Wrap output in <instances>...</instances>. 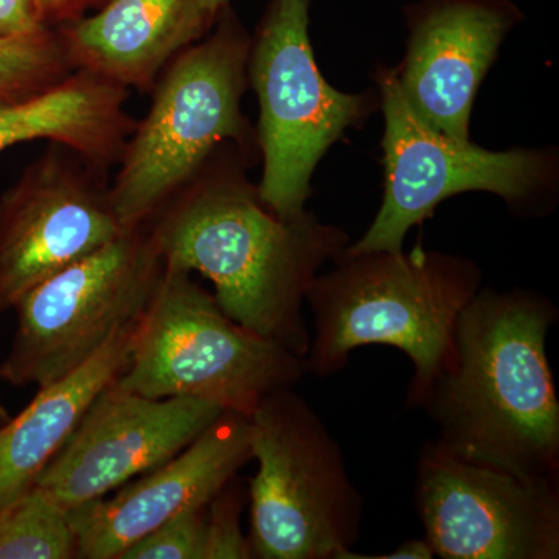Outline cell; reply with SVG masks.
<instances>
[{"instance_id": "cell-1", "label": "cell", "mask_w": 559, "mask_h": 559, "mask_svg": "<svg viewBox=\"0 0 559 559\" xmlns=\"http://www.w3.org/2000/svg\"><path fill=\"white\" fill-rule=\"evenodd\" d=\"M259 148L226 143L186 189L148 221L167 266L204 275L221 310L241 326L307 358L305 297L323 266L349 245L347 231L310 212L282 218L248 168Z\"/></svg>"}, {"instance_id": "cell-2", "label": "cell", "mask_w": 559, "mask_h": 559, "mask_svg": "<svg viewBox=\"0 0 559 559\" xmlns=\"http://www.w3.org/2000/svg\"><path fill=\"white\" fill-rule=\"evenodd\" d=\"M558 320L535 290L481 288L460 312L443 366L407 404L448 450L525 477L559 479V400L547 359Z\"/></svg>"}, {"instance_id": "cell-3", "label": "cell", "mask_w": 559, "mask_h": 559, "mask_svg": "<svg viewBox=\"0 0 559 559\" xmlns=\"http://www.w3.org/2000/svg\"><path fill=\"white\" fill-rule=\"evenodd\" d=\"M476 261L428 250L342 253L308 289L312 333L308 373L331 377L367 345L403 352L414 366L406 406L443 366L460 312L484 288Z\"/></svg>"}, {"instance_id": "cell-4", "label": "cell", "mask_w": 559, "mask_h": 559, "mask_svg": "<svg viewBox=\"0 0 559 559\" xmlns=\"http://www.w3.org/2000/svg\"><path fill=\"white\" fill-rule=\"evenodd\" d=\"M250 36L230 5L204 38L180 51L154 83L145 119L128 139L109 186L124 229L148 223L226 145L259 148L242 114Z\"/></svg>"}, {"instance_id": "cell-5", "label": "cell", "mask_w": 559, "mask_h": 559, "mask_svg": "<svg viewBox=\"0 0 559 559\" xmlns=\"http://www.w3.org/2000/svg\"><path fill=\"white\" fill-rule=\"evenodd\" d=\"M307 373L305 358L235 322L191 272L165 264L116 385L250 417L267 395L294 389Z\"/></svg>"}, {"instance_id": "cell-6", "label": "cell", "mask_w": 559, "mask_h": 559, "mask_svg": "<svg viewBox=\"0 0 559 559\" xmlns=\"http://www.w3.org/2000/svg\"><path fill=\"white\" fill-rule=\"evenodd\" d=\"M253 558L341 559L360 536L364 498L344 452L293 389L261 401L249 417Z\"/></svg>"}, {"instance_id": "cell-7", "label": "cell", "mask_w": 559, "mask_h": 559, "mask_svg": "<svg viewBox=\"0 0 559 559\" xmlns=\"http://www.w3.org/2000/svg\"><path fill=\"white\" fill-rule=\"evenodd\" d=\"M374 81L385 121L384 197L369 229L344 253L399 252L407 234L441 202L469 191L496 194L520 216L554 209L559 178L554 150L489 151L452 139L409 108L393 69L378 66Z\"/></svg>"}, {"instance_id": "cell-8", "label": "cell", "mask_w": 559, "mask_h": 559, "mask_svg": "<svg viewBox=\"0 0 559 559\" xmlns=\"http://www.w3.org/2000/svg\"><path fill=\"white\" fill-rule=\"evenodd\" d=\"M312 0H271L250 38L248 81L260 105L261 200L282 218L307 212L326 151L380 109L377 90L347 94L320 72L310 39Z\"/></svg>"}, {"instance_id": "cell-9", "label": "cell", "mask_w": 559, "mask_h": 559, "mask_svg": "<svg viewBox=\"0 0 559 559\" xmlns=\"http://www.w3.org/2000/svg\"><path fill=\"white\" fill-rule=\"evenodd\" d=\"M164 270L143 223L39 283L13 308L16 333L0 378L40 389L79 369L117 331L142 318Z\"/></svg>"}, {"instance_id": "cell-10", "label": "cell", "mask_w": 559, "mask_h": 559, "mask_svg": "<svg viewBox=\"0 0 559 559\" xmlns=\"http://www.w3.org/2000/svg\"><path fill=\"white\" fill-rule=\"evenodd\" d=\"M414 503L433 557L559 558V479L525 477L426 441Z\"/></svg>"}, {"instance_id": "cell-11", "label": "cell", "mask_w": 559, "mask_h": 559, "mask_svg": "<svg viewBox=\"0 0 559 559\" xmlns=\"http://www.w3.org/2000/svg\"><path fill=\"white\" fill-rule=\"evenodd\" d=\"M108 173L50 142L0 200V312L119 237Z\"/></svg>"}, {"instance_id": "cell-12", "label": "cell", "mask_w": 559, "mask_h": 559, "mask_svg": "<svg viewBox=\"0 0 559 559\" xmlns=\"http://www.w3.org/2000/svg\"><path fill=\"white\" fill-rule=\"evenodd\" d=\"M223 414L207 401L148 399L114 381L92 401L35 485L66 510L105 498L178 455Z\"/></svg>"}, {"instance_id": "cell-13", "label": "cell", "mask_w": 559, "mask_h": 559, "mask_svg": "<svg viewBox=\"0 0 559 559\" xmlns=\"http://www.w3.org/2000/svg\"><path fill=\"white\" fill-rule=\"evenodd\" d=\"M521 17L509 0H421L411 7L406 53L393 72L419 119L468 142L481 83Z\"/></svg>"}, {"instance_id": "cell-14", "label": "cell", "mask_w": 559, "mask_h": 559, "mask_svg": "<svg viewBox=\"0 0 559 559\" xmlns=\"http://www.w3.org/2000/svg\"><path fill=\"white\" fill-rule=\"evenodd\" d=\"M250 460L249 417L226 412L164 465L128 481L112 496L68 509L76 558L119 559L164 522L207 506Z\"/></svg>"}, {"instance_id": "cell-15", "label": "cell", "mask_w": 559, "mask_h": 559, "mask_svg": "<svg viewBox=\"0 0 559 559\" xmlns=\"http://www.w3.org/2000/svg\"><path fill=\"white\" fill-rule=\"evenodd\" d=\"M218 16L202 0H108L92 16L61 22L57 32L70 68L146 94Z\"/></svg>"}, {"instance_id": "cell-16", "label": "cell", "mask_w": 559, "mask_h": 559, "mask_svg": "<svg viewBox=\"0 0 559 559\" xmlns=\"http://www.w3.org/2000/svg\"><path fill=\"white\" fill-rule=\"evenodd\" d=\"M130 91L84 70L46 90L0 98V153L33 140L61 143L103 173L119 164L138 120Z\"/></svg>"}, {"instance_id": "cell-17", "label": "cell", "mask_w": 559, "mask_h": 559, "mask_svg": "<svg viewBox=\"0 0 559 559\" xmlns=\"http://www.w3.org/2000/svg\"><path fill=\"white\" fill-rule=\"evenodd\" d=\"M138 323L117 331L79 369L38 389L32 403L0 428V511L35 485L92 401L127 369Z\"/></svg>"}, {"instance_id": "cell-18", "label": "cell", "mask_w": 559, "mask_h": 559, "mask_svg": "<svg viewBox=\"0 0 559 559\" xmlns=\"http://www.w3.org/2000/svg\"><path fill=\"white\" fill-rule=\"evenodd\" d=\"M76 558L68 510L46 489H31L0 511V559Z\"/></svg>"}, {"instance_id": "cell-19", "label": "cell", "mask_w": 559, "mask_h": 559, "mask_svg": "<svg viewBox=\"0 0 559 559\" xmlns=\"http://www.w3.org/2000/svg\"><path fill=\"white\" fill-rule=\"evenodd\" d=\"M68 55L57 28L35 35L0 38V98L21 97L68 76Z\"/></svg>"}, {"instance_id": "cell-20", "label": "cell", "mask_w": 559, "mask_h": 559, "mask_svg": "<svg viewBox=\"0 0 559 559\" xmlns=\"http://www.w3.org/2000/svg\"><path fill=\"white\" fill-rule=\"evenodd\" d=\"M207 506L182 511L164 522L135 540L119 559H204Z\"/></svg>"}, {"instance_id": "cell-21", "label": "cell", "mask_w": 559, "mask_h": 559, "mask_svg": "<svg viewBox=\"0 0 559 559\" xmlns=\"http://www.w3.org/2000/svg\"><path fill=\"white\" fill-rule=\"evenodd\" d=\"M248 496L249 491L235 476L210 500L204 559L253 558L249 536L241 530V513Z\"/></svg>"}, {"instance_id": "cell-22", "label": "cell", "mask_w": 559, "mask_h": 559, "mask_svg": "<svg viewBox=\"0 0 559 559\" xmlns=\"http://www.w3.org/2000/svg\"><path fill=\"white\" fill-rule=\"evenodd\" d=\"M50 25L44 24L32 0H0V38L35 35Z\"/></svg>"}, {"instance_id": "cell-23", "label": "cell", "mask_w": 559, "mask_h": 559, "mask_svg": "<svg viewBox=\"0 0 559 559\" xmlns=\"http://www.w3.org/2000/svg\"><path fill=\"white\" fill-rule=\"evenodd\" d=\"M433 551L430 549L426 539H411L404 540L396 549L389 551V554L381 555H359L356 551L349 550L347 554L342 555L341 559H432Z\"/></svg>"}, {"instance_id": "cell-24", "label": "cell", "mask_w": 559, "mask_h": 559, "mask_svg": "<svg viewBox=\"0 0 559 559\" xmlns=\"http://www.w3.org/2000/svg\"><path fill=\"white\" fill-rule=\"evenodd\" d=\"M75 0H32L33 9L46 25L68 21L70 9Z\"/></svg>"}, {"instance_id": "cell-25", "label": "cell", "mask_w": 559, "mask_h": 559, "mask_svg": "<svg viewBox=\"0 0 559 559\" xmlns=\"http://www.w3.org/2000/svg\"><path fill=\"white\" fill-rule=\"evenodd\" d=\"M106 2H108V0H75V2H73L72 9H70L68 21L75 20V17L81 16L83 11L91 9V7L102 5V3Z\"/></svg>"}, {"instance_id": "cell-26", "label": "cell", "mask_w": 559, "mask_h": 559, "mask_svg": "<svg viewBox=\"0 0 559 559\" xmlns=\"http://www.w3.org/2000/svg\"><path fill=\"white\" fill-rule=\"evenodd\" d=\"M202 2H204V5L207 7L209 10L219 13L224 7L230 5L231 0H202Z\"/></svg>"}, {"instance_id": "cell-27", "label": "cell", "mask_w": 559, "mask_h": 559, "mask_svg": "<svg viewBox=\"0 0 559 559\" xmlns=\"http://www.w3.org/2000/svg\"><path fill=\"white\" fill-rule=\"evenodd\" d=\"M11 415L9 414V411L5 409V406H3L2 400H0V428L2 426H5L7 423L10 421Z\"/></svg>"}]
</instances>
